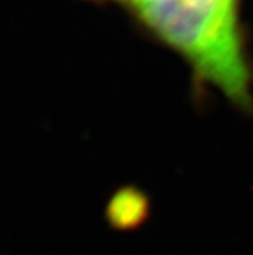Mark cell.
<instances>
[{"mask_svg":"<svg viewBox=\"0 0 253 255\" xmlns=\"http://www.w3.org/2000/svg\"><path fill=\"white\" fill-rule=\"evenodd\" d=\"M122 8L148 35L181 57L199 88L253 110V70L241 0H86Z\"/></svg>","mask_w":253,"mask_h":255,"instance_id":"cell-1","label":"cell"}]
</instances>
